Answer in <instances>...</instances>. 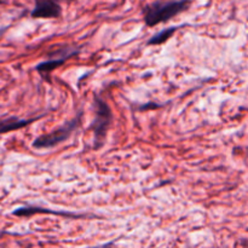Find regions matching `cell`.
Segmentation results:
<instances>
[{"instance_id": "1", "label": "cell", "mask_w": 248, "mask_h": 248, "mask_svg": "<svg viewBox=\"0 0 248 248\" xmlns=\"http://www.w3.org/2000/svg\"><path fill=\"white\" fill-rule=\"evenodd\" d=\"M191 0H156L143 6L142 15L148 27L174 18L190 7Z\"/></svg>"}, {"instance_id": "2", "label": "cell", "mask_w": 248, "mask_h": 248, "mask_svg": "<svg viewBox=\"0 0 248 248\" xmlns=\"http://www.w3.org/2000/svg\"><path fill=\"white\" fill-rule=\"evenodd\" d=\"M94 102V120L92 123L93 130V148L96 150L101 149L107 138L109 127L113 121V113L110 107L98 94L93 96Z\"/></svg>"}, {"instance_id": "3", "label": "cell", "mask_w": 248, "mask_h": 248, "mask_svg": "<svg viewBox=\"0 0 248 248\" xmlns=\"http://www.w3.org/2000/svg\"><path fill=\"white\" fill-rule=\"evenodd\" d=\"M82 113L79 111L78 115L75 118H73L72 120L67 121V123L63 124L62 126H60L58 128L53 130L52 132L45 133V135H41L39 137H36L35 140L31 143V147L34 149H51V148H55L57 145H60L61 143L65 142L70 136L73 135L75 130L79 127L80 121H81Z\"/></svg>"}, {"instance_id": "4", "label": "cell", "mask_w": 248, "mask_h": 248, "mask_svg": "<svg viewBox=\"0 0 248 248\" xmlns=\"http://www.w3.org/2000/svg\"><path fill=\"white\" fill-rule=\"evenodd\" d=\"M78 52H79V50L74 47H64L62 48V50L56 51V55L57 56H52V57L48 58L47 61H43V62L39 63V64L36 65V70H38V73L44 78V79H48L50 74L56 69V68L64 64L69 58H72L73 56L77 55Z\"/></svg>"}, {"instance_id": "5", "label": "cell", "mask_w": 248, "mask_h": 248, "mask_svg": "<svg viewBox=\"0 0 248 248\" xmlns=\"http://www.w3.org/2000/svg\"><path fill=\"white\" fill-rule=\"evenodd\" d=\"M62 6L58 0H35L31 12V18H60Z\"/></svg>"}, {"instance_id": "6", "label": "cell", "mask_w": 248, "mask_h": 248, "mask_svg": "<svg viewBox=\"0 0 248 248\" xmlns=\"http://www.w3.org/2000/svg\"><path fill=\"white\" fill-rule=\"evenodd\" d=\"M39 118L33 119H21L17 116H7V118H0V135L14 132V131L21 130V128L27 127L28 125L33 124L34 121L38 120Z\"/></svg>"}, {"instance_id": "7", "label": "cell", "mask_w": 248, "mask_h": 248, "mask_svg": "<svg viewBox=\"0 0 248 248\" xmlns=\"http://www.w3.org/2000/svg\"><path fill=\"white\" fill-rule=\"evenodd\" d=\"M38 213H52V215H62V216H70V217H74L73 215L56 212V211H50L48 208L38 207V206H23V207H18L12 212V215L16 216V217H31V216L38 215Z\"/></svg>"}, {"instance_id": "8", "label": "cell", "mask_w": 248, "mask_h": 248, "mask_svg": "<svg viewBox=\"0 0 248 248\" xmlns=\"http://www.w3.org/2000/svg\"><path fill=\"white\" fill-rule=\"evenodd\" d=\"M184 26H173V27H167V28L162 29L159 33H156L155 35H153L149 40L147 41V45H161V44L166 43L179 28H182Z\"/></svg>"}, {"instance_id": "9", "label": "cell", "mask_w": 248, "mask_h": 248, "mask_svg": "<svg viewBox=\"0 0 248 248\" xmlns=\"http://www.w3.org/2000/svg\"><path fill=\"white\" fill-rule=\"evenodd\" d=\"M67 1H74V0H67Z\"/></svg>"}, {"instance_id": "10", "label": "cell", "mask_w": 248, "mask_h": 248, "mask_svg": "<svg viewBox=\"0 0 248 248\" xmlns=\"http://www.w3.org/2000/svg\"><path fill=\"white\" fill-rule=\"evenodd\" d=\"M1 2H2V0H0V4H1Z\"/></svg>"}]
</instances>
